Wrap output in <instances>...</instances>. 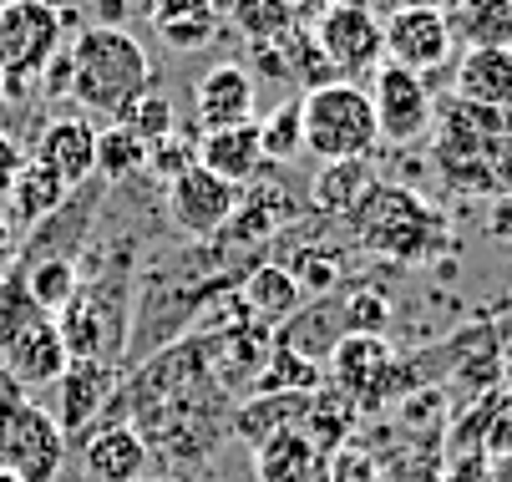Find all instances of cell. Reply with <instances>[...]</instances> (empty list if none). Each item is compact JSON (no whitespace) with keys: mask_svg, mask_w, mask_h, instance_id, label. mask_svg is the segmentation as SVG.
Instances as JSON below:
<instances>
[{"mask_svg":"<svg viewBox=\"0 0 512 482\" xmlns=\"http://www.w3.org/2000/svg\"><path fill=\"white\" fill-rule=\"evenodd\" d=\"M26 168V148L16 143L11 132H0V198L11 193V183H16V173Z\"/></svg>","mask_w":512,"mask_h":482,"instance_id":"b9f144b4","label":"cell"},{"mask_svg":"<svg viewBox=\"0 0 512 482\" xmlns=\"http://www.w3.org/2000/svg\"><path fill=\"white\" fill-rule=\"evenodd\" d=\"M381 183L371 158H345V163H320V173L310 178V203L320 219H350L360 209V198Z\"/></svg>","mask_w":512,"mask_h":482,"instance_id":"7402d4cb","label":"cell"},{"mask_svg":"<svg viewBox=\"0 0 512 482\" xmlns=\"http://www.w3.org/2000/svg\"><path fill=\"white\" fill-rule=\"evenodd\" d=\"M11 259H21V234H16L6 219H0V280L11 274Z\"/></svg>","mask_w":512,"mask_h":482,"instance_id":"bcb514c9","label":"cell"},{"mask_svg":"<svg viewBox=\"0 0 512 482\" xmlns=\"http://www.w3.org/2000/svg\"><path fill=\"white\" fill-rule=\"evenodd\" d=\"M87 482H142L148 477V442H142L127 422H102L87 442Z\"/></svg>","mask_w":512,"mask_h":482,"instance_id":"d6986e66","label":"cell"},{"mask_svg":"<svg viewBox=\"0 0 512 482\" xmlns=\"http://www.w3.org/2000/svg\"><path fill=\"white\" fill-rule=\"evenodd\" d=\"M66 462V437L46 406L31 396H11L0 406V467L21 482H56Z\"/></svg>","mask_w":512,"mask_h":482,"instance_id":"52a82bcc","label":"cell"},{"mask_svg":"<svg viewBox=\"0 0 512 482\" xmlns=\"http://www.w3.org/2000/svg\"><path fill=\"white\" fill-rule=\"evenodd\" d=\"M142 482H178V477H153V472H148V477H142Z\"/></svg>","mask_w":512,"mask_h":482,"instance_id":"c3c4849f","label":"cell"},{"mask_svg":"<svg viewBox=\"0 0 512 482\" xmlns=\"http://www.w3.org/2000/svg\"><path fill=\"white\" fill-rule=\"evenodd\" d=\"M153 26L173 51H203L218 36V6L213 0H158Z\"/></svg>","mask_w":512,"mask_h":482,"instance_id":"83f0119b","label":"cell"},{"mask_svg":"<svg viewBox=\"0 0 512 482\" xmlns=\"http://www.w3.org/2000/svg\"><path fill=\"white\" fill-rule=\"evenodd\" d=\"M391 346H386V335H345L340 346L330 351L325 371L340 396L355 401V411H376L381 406V386H386V371H391Z\"/></svg>","mask_w":512,"mask_h":482,"instance_id":"5bb4252c","label":"cell"},{"mask_svg":"<svg viewBox=\"0 0 512 482\" xmlns=\"http://www.w3.org/2000/svg\"><path fill=\"white\" fill-rule=\"evenodd\" d=\"M127 6H137V11H148V16H153V6H158V0H127Z\"/></svg>","mask_w":512,"mask_h":482,"instance_id":"7dc6e473","label":"cell"},{"mask_svg":"<svg viewBox=\"0 0 512 482\" xmlns=\"http://www.w3.org/2000/svg\"><path fill=\"white\" fill-rule=\"evenodd\" d=\"M142 173H148V143L137 132H127L122 122L102 127L97 132V178L107 188H117L127 178H142Z\"/></svg>","mask_w":512,"mask_h":482,"instance_id":"4dcf8cb0","label":"cell"},{"mask_svg":"<svg viewBox=\"0 0 512 482\" xmlns=\"http://www.w3.org/2000/svg\"><path fill=\"white\" fill-rule=\"evenodd\" d=\"M0 482H21V477H11V472H6V467H0Z\"/></svg>","mask_w":512,"mask_h":482,"instance_id":"681fc988","label":"cell"},{"mask_svg":"<svg viewBox=\"0 0 512 482\" xmlns=\"http://www.w3.org/2000/svg\"><path fill=\"white\" fill-rule=\"evenodd\" d=\"M198 168L218 173V178L234 183V188L254 183V178L269 168V163H264V143H259V122L198 132Z\"/></svg>","mask_w":512,"mask_h":482,"instance_id":"ac0fdd59","label":"cell"},{"mask_svg":"<svg viewBox=\"0 0 512 482\" xmlns=\"http://www.w3.org/2000/svg\"><path fill=\"white\" fill-rule=\"evenodd\" d=\"M345 340V320H340V295H325V300H305L295 315H289L279 330H274V346L295 351L315 366L330 361V351Z\"/></svg>","mask_w":512,"mask_h":482,"instance_id":"ffe728a7","label":"cell"},{"mask_svg":"<svg viewBox=\"0 0 512 482\" xmlns=\"http://www.w3.org/2000/svg\"><path fill=\"white\" fill-rule=\"evenodd\" d=\"M284 6H289V16H295V26H320L340 0H284Z\"/></svg>","mask_w":512,"mask_h":482,"instance_id":"f6af8a7d","label":"cell"},{"mask_svg":"<svg viewBox=\"0 0 512 482\" xmlns=\"http://www.w3.org/2000/svg\"><path fill=\"white\" fill-rule=\"evenodd\" d=\"M300 432L315 442V452L335 457V452L350 442V432H355V401H350V396H340L335 386H320V391L310 396V406H305Z\"/></svg>","mask_w":512,"mask_h":482,"instance_id":"f546056e","label":"cell"},{"mask_svg":"<svg viewBox=\"0 0 512 482\" xmlns=\"http://www.w3.org/2000/svg\"><path fill=\"white\" fill-rule=\"evenodd\" d=\"M371 107H376V127H381V143L391 148H411L431 132L436 122V97L426 87V77L406 72L396 61H381L371 72Z\"/></svg>","mask_w":512,"mask_h":482,"instance_id":"ba28073f","label":"cell"},{"mask_svg":"<svg viewBox=\"0 0 512 482\" xmlns=\"http://www.w3.org/2000/svg\"><path fill=\"white\" fill-rule=\"evenodd\" d=\"M71 102H82L97 117L122 122V112L158 87V66L132 31L122 26H87L71 41Z\"/></svg>","mask_w":512,"mask_h":482,"instance_id":"7a4b0ae2","label":"cell"},{"mask_svg":"<svg viewBox=\"0 0 512 482\" xmlns=\"http://www.w3.org/2000/svg\"><path fill=\"white\" fill-rule=\"evenodd\" d=\"M310 396H315V391H310ZM310 396L279 391V396H249V401H239V406H234V422H229V437L264 447L269 437H279V432H289V427L305 422Z\"/></svg>","mask_w":512,"mask_h":482,"instance_id":"cb8c5ba5","label":"cell"},{"mask_svg":"<svg viewBox=\"0 0 512 482\" xmlns=\"http://www.w3.org/2000/svg\"><path fill=\"white\" fill-rule=\"evenodd\" d=\"M330 482H376V457H365L360 447H340L330 457Z\"/></svg>","mask_w":512,"mask_h":482,"instance_id":"60d3db41","label":"cell"},{"mask_svg":"<svg viewBox=\"0 0 512 482\" xmlns=\"http://www.w3.org/2000/svg\"><path fill=\"white\" fill-rule=\"evenodd\" d=\"M234 209H239V188L224 183L218 173H208V168H188L183 178L168 183V219L193 244H208V239L224 234Z\"/></svg>","mask_w":512,"mask_h":482,"instance_id":"30bf717a","label":"cell"},{"mask_svg":"<svg viewBox=\"0 0 512 482\" xmlns=\"http://www.w3.org/2000/svg\"><path fill=\"white\" fill-rule=\"evenodd\" d=\"M127 427L148 442V457H168V467L193 472L229 437L234 396L213 381L203 335H183L168 351L132 366L122 381Z\"/></svg>","mask_w":512,"mask_h":482,"instance_id":"6da1fadb","label":"cell"},{"mask_svg":"<svg viewBox=\"0 0 512 482\" xmlns=\"http://www.w3.org/2000/svg\"><path fill=\"white\" fill-rule=\"evenodd\" d=\"M239 295H244V305H249V315L259 320V325H269V330H279L289 315H295L300 305H305V295H300V285L284 274V264H254L244 280H239Z\"/></svg>","mask_w":512,"mask_h":482,"instance_id":"4316f807","label":"cell"},{"mask_svg":"<svg viewBox=\"0 0 512 482\" xmlns=\"http://www.w3.org/2000/svg\"><path fill=\"white\" fill-rule=\"evenodd\" d=\"M61 6L51 0H6L0 6V97L41 87V72L61 51Z\"/></svg>","mask_w":512,"mask_h":482,"instance_id":"8992f818","label":"cell"},{"mask_svg":"<svg viewBox=\"0 0 512 482\" xmlns=\"http://www.w3.org/2000/svg\"><path fill=\"white\" fill-rule=\"evenodd\" d=\"M487 234H492V244H502V249L512 254V193L492 203V219H487Z\"/></svg>","mask_w":512,"mask_h":482,"instance_id":"ee69618b","label":"cell"},{"mask_svg":"<svg viewBox=\"0 0 512 482\" xmlns=\"http://www.w3.org/2000/svg\"><path fill=\"white\" fill-rule=\"evenodd\" d=\"M350 6L371 11L376 21H386V16H396V11H411V6H436V11H447L452 0H350Z\"/></svg>","mask_w":512,"mask_h":482,"instance_id":"7bdbcfd3","label":"cell"},{"mask_svg":"<svg viewBox=\"0 0 512 482\" xmlns=\"http://www.w3.org/2000/svg\"><path fill=\"white\" fill-rule=\"evenodd\" d=\"M122 381H117V371L112 366H92V361H71L66 366V376L51 386L56 391V427H61V437L71 442H87V427L92 422H102L107 417V401H112V391H117Z\"/></svg>","mask_w":512,"mask_h":482,"instance_id":"2e32d148","label":"cell"},{"mask_svg":"<svg viewBox=\"0 0 512 482\" xmlns=\"http://www.w3.org/2000/svg\"><path fill=\"white\" fill-rule=\"evenodd\" d=\"M300 122H305V153L320 163H345V158H376L381 127L371 92L360 82H330L300 97Z\"/></svg>","mask_w":512,"mask_h":482,"instance_id":"5b68a950","label":"cell"},{"mask_svg":"<svg viewBox=\"0 0 512 482\" xmlns=\"http://www.w3.org/2000/svg\"><path fill=\"white\" fill-rule=\"evenodd\" d=\"M122 127H127V132H137L142 143H153V137H163L168 127H178V122H173V102L153 87L148 97H137V102L122 112Z\"/></svg>","mask_w":512,"mask_h":482,"instance_id":"f35d334b","label":"cell"},{"mask_svg":"<svg viewBox=\"0 0 512 482\" xmlns=\"http://www.w3.org/2000/svg\"><path fill=\"white\" fill-rule=\"evenodd\" d=\"M477 437H482V452L487 457H507L512 452V391H492L482 406H477Z\"/></svg>","mask_w":512,"mask_h":482,"instance_id":"74e56055","label":"cell"},{"mask_svg":"<svg viewBox=\"0 0 512 482\" xmlns=\"http://www.w3.org/2000/svg\"><path fill=\"white\" fill-rule=\"evenodd\" d=\"M188 168H198V132H183V127H168L163 137L148 143V173L168 188L173 178H183Z\"/></svg>","mask_w":512,"mask_h":482,"instance_id":"d590c367","label":"cell"},{"mask_svg":"<svg viewBox=\"0 0 512 482\" xmlns=\"http://www.w3.org/2000/svg\"><path fill=\"white\" fill-rule=\"evenodd\" d=\"M310 31H315V41H320V51L335 66L340 82H355V77L376 72V66L386 61V31H381V21L371 11L350 6V0H340V6L320 26H310Z\"/></svg>","mask_w":512,"mask_h":482,"instance_id":"9c48e42d","label":"cell"},{"mask_svg":"<svg viewBox=\"0 0 512 482\" xmlns=\"http://www.w3.org/2000/svg\"><path fill=\"white\" fill-rule=\"evenodd\" d=\"M325 467H330V457L315 452V442H310L300 427H289V432L269 437L264 447H254V472H259V482H315Z\"/></svg>","mask_w":512,"mask_h":482,"instance_id":"d4e9b609","label":"cell"},{"mask_svg":"<svg viewBox=\"0 0 512 482\" xmlns=\"http://www.w3.org/2000/svg\"><path fill=\"white\" fill-rule=\"evenodd\" d=\"M447 26L467 51H502L512 46V0H452Z\"/></svg>","mask_w":512,"mask_h":482,"instance_id":"484cf974","label":"cell"},{"mask_svg":"<svg viewBox=\"0 0 512 482\" xmlns=\"http://www.w3.org/2000/svg\"><path fill=\"white\" fill-rule=\"evenodd\" d=\"M249 77H269L279 87H289V56H284V36L279 41H249Z\"/></svg>","mask_w":512,"mask_h":482,"instance_id":"ab89813d","label":"cell"},{"mask_svg":"<svg viewBox=\"0 0 512 482\" xmlns=\"http://www.w3.org/2000/svg\"><path fill=\"white\" fill-rule=\"evenodd\" d=\"M502 335H512V315H507V320H502Z\"/></svg>","mask_w":512,"mask_h":482,"instance_id":"f907efd6","label":"cell"},{"mask_svg":"<svg viewBox=\"0 0 512 482\" xmlns=\"http://www.w3.org/2000/svg\"><path fill=\"white\" fill-rule=\"evenodd\" d=\"M320 386H325V366H315V361H305V356H295V351L274 346V356H269V366H264V376L254 381L249 396H279V391L310 396V391H320Z\"/></svg>","mask_w":512,"mask_h":482,"instance_id":"836d02e7","label":"cell"},{"mask_svg":"<svg viewBox=\"0 0 512 482\" xmlns=\"http://www.w3.org/2000/svg\"><path fill=\"white\" fill-rule=\"evenodd\" d=\"M452 87H457L462 102L512 117V46H502V51H462L457 72H452Z\"/></svg>","mask_w":512,"mask_h":482,"instance_id":"44dd1931","label":"cell"},{"mask_svg":"<svg viewBox=\"0 0 512 482\" xmlns=\"http://www.w3.org/2000/svg\"><path fill=\"white\" fill-rule=\"evenodd\" d=\"M289 224H295V193H289L279 178L259 173L254 183L239 188V209L229 219V229L218 234V244H229V249H259L269 244L274 234H284Z\"/></svg>","mask_w":512,"mask_h":482,"instance_id":"7c38bea8","label":"cell"},{"mask_svg":"<svg viewBox=\"0 0 512 482\" xmlns=\"http://www.w3.org/2000/svg\"><path fill=\"white\" fill-rule=\"evenodd\" d=\"M259 107V82L249 77V66L239 61H218L193 82V117L198 132H218V127H244L254 122Z\"/></svg>","mask_w":512,"mask_h":482,"instance_id":"9a60e30c","label":"cell"},{"mask_svg":"<svg viewBox=\"0 0 512 482\" xmlns=\"http://www.w3.org/2000/svg\"><path fill=\"white\" fill-rule=\"evenodd\" d=\"M56 330L66 340L71 361H92L122 371L127 335H132V254H112L92 274H82L71 305L56 315Z\"/></svg>","mask_w":512,"mask_h":482,"instance_id":"277c9868","label":"cell"},{"mask_svg":"<svg viewBox=\"0 0 512 482\" xmlns=\"http://www.w3.org/2000/svg\"><path fill=\"white\" fill-rule=\"evenodd\" d=\"M218 6V21L239 26L249 41H279L295 31V16H289L284 0H213Z\"/></svg>","mask_w":512,"mask_h":482,"instance_id":"1f68e13d","label":"cell"},{"mask_svg":"<svg viewBox=\"0 0 512 482\" xmlns=\"http://www.w3.org/2000/svg\"><path fill=\"white\" fill-rule=\"evenodd\" d=\"M259 143H264V163H289L305 153V122H300V97L279 102L264 122H259Z\"/></svg>","mask_w":512,"mask_h":482,"instance_id":"e575fe53","label":"cell"},{"mask_svg":"<svg viewBox=\"0 0 512 482\" xmlns=\"http://www.w3.org/2000/svg\"><path fill=\"white\" fill-rule=\"evenodd\" d=\"M21 285H26V300H31L41 315L56 320V315L71 305L77 285H82V264H77V259H61V254L31 259V264H21Z\"/></svg>","mask_w":512,"mask_h":482,"instance_id":"f1b7e54d","label":"cell"},{"mask_svg":"<svg viewBox=\"0 0 512 482\" xmlns=\"http://www.w3.org/2000/svg\"><path fill=\"white\" fill-rule=\"evenodd\" d=\"M386 31V61L406 66V72L426 77L436 72V66H447L452 61V26H447V11H436V6H411V11H396L381 21Z\"/></svg>","mask_w":512,"mask_h":482,"instance_id":"8fae6325","label":"cell"},{"mask_svg":"<svg viewBox=\"0 0 512 482\" xmlns=\"http://www.w3.org/2000/svg\"><path fill=\"white\" fill-rule=\"evenodd\" d=\"M279 264H284L289 280L300 285L305 300H325L340 285V254L325 249V244H300V249H289V259H279Z\"/></svg>","mask_w":512,"mask_h":482,"instance_id":"d6a6232c","label":"cell"},{"mask_svg":"<svg viewBox=\"0 0 512 482\" xmlns=\"http://www.w3.org/2000/svg\"><path fill=\"white\" fill-rule=\"evenodd\" d=\"M26 158L56 173L66 188H82L87 178H97V127L87 117H51Z\"/></svg>","mask_w":512,"mask_h":482,"instance_id":"e0dca14e","label":"cell"},{"mask_svg":"<svg viewBox=\"0 0 512 482\" xmlns=\"http://www.w3.org/2000/svg\"><path fill=\"white\" fill-rule=\"evenodd\" d=\"M203 351H208L213 381L224 386L229 396H244V391H254V381L264 376V366L274 356V330L249 320V325H234V330L203 335Z\"/></svg>","mask_w":512,"mask_h":482,"instance_id":"4fadbf2b","label":"cell"},{"mask_svg":"<svg viewBox=\"0 0 512 482\" xmlns=\"http://www.w3.org/2000/svg\"><path fill=\"white\" fill-rule=\"evenodd\" d=\"M340 320H345V335H386L391 325V300L381 290H350L340 295Z\"/></svg>","mask_w":512,"mask_h":482,"instance_id":"8d00e7d4","label":"cell"},{"mask_svg":"<svg viewBox=\"0 0 512 482\" xmlns=\"http://www.w3.org/2000/svg\"><path fill=\"white\" fill-rule=\"evenodd\" d=\"M345 229L365 254L391 259V264H431L452 249L447 214L431 209L416 188L386 183V178L360 198V209L345 219Z\"/></svg>","mask_w":512,"mask_h":482,"instance_id":"3957f363","label":"cell"},{"mask_svg":"<svg viewBox=\"0 0 512 482\" xmlns=\"http://www.w3.org/2000/svg\"><path fill=\"white\" fill-rule=\"evenodd\" d=\"M71 198V188L56 178V173H46L41 163H31L26 158V168L16 173V183H11V193L6 198H0V203H6V224L26 239V234H36L56 209H61V203Z\"/></svg>","mask_w":512,"mask_h":482,"instance_id":"603a6c76","label":"cell"}]
</instances>
